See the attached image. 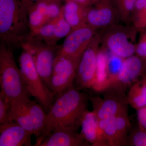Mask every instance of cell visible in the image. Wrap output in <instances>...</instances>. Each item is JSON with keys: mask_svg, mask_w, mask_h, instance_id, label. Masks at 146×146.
I'll return each mask as SVG.
<instances>
[{"mask_svg": "<svg viewBox=\"0 0 146 146\" xmlns=\"http://www.w3.org/2000/svg\"><path fill=\"white\" fill-rule=\"evenodd\" d=\"M29 97H26L11 101L8 119L14 121L33 135L26 105V100Z\"/></svg>", "mask_w": 146, "mask_h": 146, "instance_id": "obj_22", "label": "cell"}, {"mask_svg": "<svg viewBox=\"0 0 146 146\" xmlns=\"http://www.w3.org/2000/svg\"><path fill=\"white\" fill-rule=\"evenodd\" d=\"M101 30V46L124 59L135 54L138 31L133 25L117 23Z\"/></svg>", "mask_w": 146, "mask_h": 146, "instance_id": "obj_4", "label": "cell"}, {"mask_svg": "<svg viewBox=\"0 0 146 146\" xmlns=\"http://www.w3.org/2000/svg\"><path fill=\"white\" fill-rule=\"evenodd\" d=\"M81 135L91 146H100L98 120L94 111L86 110L80 121Z\"/></svg>", "mask_w": 146, "mask_h": 146, "instance_id": "obj_19", "label": "cell"}, {"mask_svg": "<svg viewBox=\"0 0 146 146\" xmlns=\"http://www.w3.org/2000/svg\"><path fill=\"white\" fill-rule=\"evenodd\" d=\"M100 146L127 145L131 124L128 110L106 120H98Z\"/></svg>", "mask_w": 146, "mask_h": 146, "instance_id": "obj_7", "label": "cell"}, {"mask_svg": "<svg viewBox=\"0 0 146 146\" xmlns=\"http://www.w3.org/2000/svg\"><path fill=\"white\" fill-rule=\"evenodd\" d=\"M120 21L113 0H98L89 7L87 23L98 30Z\"/></svg>", "mask_w": 146, "mask_h": 146, "instance_id": "obj_15", "label": "cell"}, {"mask_svg": "<svg viewBox=\"0 0 146 146\" xmlns=\"http://www.w3.org/2000/svg\"><path fill=\"white\" fill-rule=\"evenodd\" d=\"M127 145L146 146V132L141 130L139 127L131 130L129 133Z\"/></svg>", "mask_w": 146, "mask_h": 146, "instance_id": "obj_26", "label": "cell"}, {"mask_svg": "<svg viewBox=\"0 0 146 146\" xmlns=\"http://www.w3.org/2000/svg\"><path fill=\"white\" fill-rule=\"evenodd\" d=\"M33 134L11 120L0 124V146H31Z\"/></svg>", "mask_w": 146, "mask_h": 146, "instance_id": "obj_16", "label": "cell"}, {"mask_svg": "<svg viewBox=\"0 0 146 146\" xmlns=\"http://www.w3.org/2000/svg\"><path fill=\"white\" fill-rule=\"evenodd\" d=\"M71 31L70 26L64 17L63 6L59 16L38 29L31 32L30 36L47 44L56 46H58V42L66 37Z\"/></svg>", "mask_w": 146, "mask_h": 146, "instance_id": "obj_14", "label": "cell"}, {"mask_svg": "<svg viewBox=\"0 0 146 146\" xmlns=\"http://www.w3.org/2000/svg\"><path fill=\"white\" fill-rule=\"evenodd\" d=\"M135 54L143 58H146V30L141 32L136 44Z\"/></svg>", "mask_w": 146, "mask_h": 146, "instance_id": "obj_28", "label": "cell"}, {"mask_svg": "<svg viewBox=\"0 0 146 146\" xmlns=\"http://www.w3.org/2000/svg\"><path fill=\"white\" fill-rule=\"evenodd\" d=\"M145 60V64L146 68V59H144Z\"/></svg>", "mask_w": 146, "mask_h": 146, "instance_id": "obj_34", "label": "cell"}, {"mask_svg": "<svg viewBox=\"0 0 146 146\" xmlns=\"http://www.w3.org/2000/svg\"><path fill=\"white\" fill-rule=\"evenodd\" d=\"M124 60V58L113 54L112 53L110 52V54L109 53H108L107 72L110 84L109 89L117 80Z\"/></svg>", "mask_w": 146, "mask_h": 146, "instance_id": "obj_25", "label": "cell"}, {"mask_svg": "<svg viewBox=\"0 0 146 146\" xmlns=\"http://www.w3.org/2000/svg\"><path fill=\"white\" fill-rule=\"evenodd\" d=\"M59 47L58 46H50L43 41L30 36L21 48L31 56L37 71L48 87L52 75L55 59Z\"/></svg>", "mask_w": 146, "mask_h": 146, "instance_id": "obj_6", "label": "cell"}, {"mask_svg": "<svg viewBox=\"0 0 146 146\" xmlns=\"http://www.w3.org/2000/svg\"><path fill=\"white\" fill-rule=\"evenodd\" d=\"M80 58L56 55L49 88L54 94H59L73 85Z\"/></svg>", "mask_w": 146, "mask_h": 146, "instance_id": "obj_8", "label": "cell"}, {"mask_svg": "<svg viewBox=\"0 0 146 146\" xmlns=\"http://www.w3.org/2000/svg\"><path fill=\"white\" fill-rule=\"evenodd\" d=\"M63 14L72 30L87 24V15L89 7L85 6L74 0H65Z\"/></svg>", "mask_w": 146, "mask_h": 146, "instance_id": "obj_18", "label": "cell"}, {"mask_svg": "<svg viewBox=\"0 0 146 146\" xmlns=\"http://www.w3.org/2000/svg\"><path fill=\"white\" fill-rule=\"evenodd\" d=\"M127 97L128 103L136 110L146 106V75L133 84Z\"/></svg>", "mask_w": 146, "mask_h": 146, "instance_id": "obj_23", "label": "cell"}, {"mask_svg": "<svg viewBox=\"0 0 146 146\" xmlns=\"http://www.w3.org/2000/svg\"><path fill=\"white\" fill-rule=\"evenodd\" d=\"M22 50L19 58V68L27 90L44 109L49 110L53 103L54 94L44 82L31 56Z\"/></svg>", "mask_w": 146, "mask_h": 146, "instance_id": "obj_5", "label": "cell"}, {"mask_svg": "<svg viewBox=\"0 0 146 146\" xmlns=\"http://www.w3.org/2000/svg\"><path fill=\"white\" fill-rule=\"evenodd\" d=\"M104 98L98 96L89 98L93 107V111L98 120L108 119L114 117L128 110L127 97L115 92Z\"/></svg>", "mask_w": 146, "mask_h": 146, "instance_id": "obj_12", "label": "cell"}, {"mask_svg": "<svg viewBox=\"0 0 146 146\" xmlns=\"http://www.w3.org/2000/svg\"><path fill=\"white\" fill-rule=\"evenodd\" d=\"M132 25L138 32L146 30V10Z\"/></svg>", "mask_w": 146, "mask_h": 146, "instance_id": "obj_31", "label": "cell"}, {"mask_svg": "<svg viewBox=\"0 0 146 146\" xmlns=\"http://www.w3.org/2000/svg\"><path fill=\"white\" fill-rule=\"evenodd\" d=\"M0 85L1 91L11 101L29 97L20 68L16 64L12 49L0 43Z\"/></svg>", "mask_w": 146, "mask_h": 146, "instance_id": "obj_3", "label": "cell"}, {"mask_svg": "<svg viewBox=\"0 0 146 146\" xmlns=\"http://www.w3.org/2000/svg\"><path fill=\"white\" fill-rule=\"evenodd\" d=\"M120 21L131 25V16L136 0H113Z\"/></svg>", "mask_w": 146, "mask_h": 146, "instance_id": "obj_24", "label": "cell"}, {"mask_svg": "<svg viewBox=\"0 0 146 146\" xmlns=\"http://www.w3.org/2000/svg\"><path fill=\"white\" fill-rule=\"evenodd\" d=\"M60 0H39L28 9L31 32L38 29L59 16L63 5Z\"/></svg>", "mask_w": 146, "mask_h": 146, "instance_id": "obj_11", "label": "cell"}, {"mask_svg": "<svg viewBox=\"0 0 146 146\" xmlns=\"http://www.w3.org/2000/svg\"><path fill=\"white\" fill-rule=\"evenodd\" d=\"M90 144L81 133L75 131L60 129L45 137L39 146H84Z\"/></svg>", "mask_w": 146, "mask_h": 146, "instance_id": "obj_17", "label": "cell"}, {"mask_svg": "<svg viewBox=\"0 0 146 146\" xmlns=\"http://www.w3.org/2000/svg\"><path fill=\"white\" fill-rule=\"evenodd\" d=\"M21 1L25 8L28 10V9L29 7L33 3L36 2L39 0H21Z\"/></svg>", "mask_w": 146, "mask_h": 146, "instance_id": "obj_33", "label": "cell"}, {"mask_svg": "<svg viewBox=\"0 0 146 146\" xmlns=\"http://www.w3.org/2000/svg\"><path fill=\"white\" fill-rule=\"evenodd\" d=\"M85 6L90 7L98 0H74Z\"/></svg>", "mask_w": 146, "mask_h": 146, "instance_id": "obj_32", "label": "cell"}, {"mask_svg": "<svg viewBox=\"0 0 146 146\" xmlns=\"http://www.w3.org/2000/svg\"><path fill=\"white\" fill-rule=\"evenodd\" d=\"M146 70L144 59L136 55L125 58L117 80L108 89H113L115 92L124 94L128 86L145 74Z\"/></svg>", "mask_w": 146, "mask_h": 146, "instance_id": "obj_13", "label": "cell"}, {"mask_svg": "<svg viewBox=\"0 0 146 146\" xmlns=\"http://www.w3.org/2000/svg\"><path fill=\"white\" fill-rule=\"evenodd\" d=\"M60 1H62V0H60ZM64 1H65V0H64Z\"/></svg>", "mask_w": 146, "mask_h": 146, "instance_id": "obj_35", "label": "cell"}, {"mask_svg": "<svg viewBox=\"0 0 146 146\" xmlns=\"http://www.w3.org/2000/svg\"><path fill=\"white\" fill-rule=\"evenodd\" d=\"M11 101L1 91L0 92V124L9 121Z\"/></svg>", "mask_w": 146, "mask_h": 146, "instance_id": "obj_27", "label": "cell"}, {"mask_svg": "<svg viewBox=\"0 0 146 146\" xmlns=\"http://www.w3.org/2000/svg\"><path fill=\"white\" fill-rule=\"evenodd\" d=\"M87 110L86 96L73 85L58 94L47 114L44 132L35 146H39L45 137L56 131H76L80 126L82 117Z\"/></svg>", "mask_w": 146, "mask_h": 146, "instance_id": "obj_1", "label": "cell"}, {"mask_svg": "<svg viewBox=\"0 0 146 146\" xmlns=\"http://www.w3.org/2000/svg\"><path fill=\"white\" fill-rule=\"evenodd\" d=\"M26 105L33 135L36 137V143L40 140L44 132L47 114L42 105L31 100L29 98L27 100Z\"/></svg>", "mask_w": 146, "mask_h": 146, "instance_id": "obj_21", "label": "cell"}, {"mask_svg": "<svg viewBox=\"0 0 146 146\" xmlns=\"http://www.w3.org/2000/svg\"><path fill=\"white\" fill-rule=\"evenodd\" d=\"M137 115L139 128L146 132V106L137 110Z\"/></svg>", "mask_w": 146, "mask_h": 146, "instance_id": "obj_30", "label": "cell"}, {"mask_svg": "<svg viewBox=\"0 0 146 146\" xmlns=\"http://www.w3.org/2000/svg\"><path fill=\"white\" fill-rule=\"evenodd\" d=\"M107 50L103 47H100L97 55L95 80L92 87L97 92L106 91L109 89L110 85L107 72Z\"/></svg>", "mask_w": 146, "mask_h": 146, "instance_id": "obj_20", "label": "cell"}, {"mask_svg": "<svg viewBox=\"0 0 146 146\" xmlns=\"http://www.w3.org/2000/svg\"><path fill=\"white\" fill-rule=\"evenodd\" d=\"M28 13L21 0H0V39L11 49L22 48L30 37Z\"/></svg>", "mask_w": 146, "mask_h": 146, "instance_id": "obj_2", "label": "cell"}, {"mask_svg": "<svg viewBox=\"0 0 146 146\" xmlns=\"http://www.w3.org/2000/svg\"><path fill=\"white\" fill-rule=\"evenodd\" d=\"M98 30L86 24L71 31L59 47L57 55L81 58Z\"/></svg>", "mask_w": 146, "mask_h": 146, "instance_id": "obj_9", "label": "cell"}, {"mask_svg": "<svg viewBox=\"0 0 146 146\" xmlns=\"http://www.w3.org/2000/svg\"><path fill=\"white\" fill-rule=\"evenodd\" d=\"M101 46L99 31L82 56L79 62L76 79L82 88H92L96 70L97 55Z\"/></svg>", "mask_w": 146, "mask_h": 146, "instance_id": "obj_10", "label": "cell"}, {"mask_svg": "<svg viewBox=\"0 0 146 146\" xmlns=\"http://www.w3.org/2000/svg\"><path fill=\"white\" fill-rule=\"evenodd\" d=\"M146 10V0H136L131 16V24L138 19Z\"/></svg>", "mask_w": 146, "mask_h": 146, "instance_id": "obj_29", "label": "cell"}]
</instances>
